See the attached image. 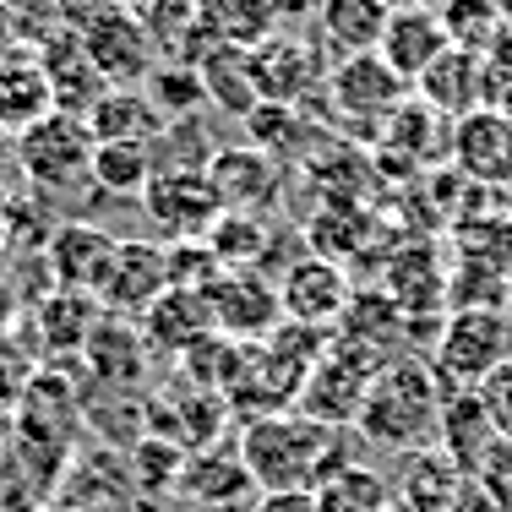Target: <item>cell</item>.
<instances>
[{
	"mask_svg": "<svg viewBox=\"0 0 512 512\" xmlns=\"http://www.w3.org/2000/svg\"><path fill=\"white\" fill-rule=\"evenodd\" d=\"M142 93L153 99V109L164 120H191V115H202V104H207L197 66H186V60H158L148 71V82H142Z\"/></svg>",
	"mask_w": 512,
	"mask_h": 512,
	"instance_id": "cell-35",
	"label": "cell"
},
{
	"mask_svg": "<svg viewBox=\"0 0 512 512\" xmlns=\"http://www.w3.org/2000/svg\"><path fill=\"white\" fill-rule=\"evenodd\" d=\"M246 55H251V82H256V99L262 104H300L306 109L327 88V71H333L322 44L306 39V33H273V39H262Z\"/></svg>",
	"mask_w": 512,
	"mask_h": 512,
	"instance_id": "cell-6",
	"label": "cell"
},
{
	"mask_svg": "<svg viewBox=\"0 0 512 512\" xmlns=\"http://www.w3.org/2000/svg\"><path fill=\"white\" fill-rule=\"evenodd\" d=\"M82 50H88V60L99 66V77L109 88H137V82H148V71L158 66L148 28H142V17H131L126 6H109L104 17H93L88 28H82Z\"/></svg>",
	"mask_w": 512,
	"mask_h": 512,
	"instance_id": "cell-11",
	"label": "cell"
},
{
	"mask_svg": "<svg viewBox=\"0 0 512 512\" xmlns=\"http://www.w3.org/2000/svg\"><path fill=\"white\" fill-rule=\"evenodd\" d=\"M502 442L491 425V414H485L480 393L474 387H463V393H447L442 398V425H436V447H442L447 458L458 463L463 474H474L485 463V453Z\"/></svg>",
	"mask_w": 512,
	"mask_h": 512,
	"instance_id": "cell-23",
	"label": "cell"
},
{
	"mask_svg": "<svg viewBox=\"0 0 512 512\" xmlns=\"http://www.w3.org/2000/svg\"><path fill=\"white\" fill-rule=\"evenodd\" d=\"M235 453L256 491H316L327 474L349 463V436L300 409H278L240 425Z\"/></svg>",
	"mask_w": 512,
	"mask_h": 512,
	"instance_id": "cell-1",
	"label": "cell"
},
{
	"mask_svg": "<svg viewBox=\"0 0 512 512\" xmlns=\"http://www.w3.org/2000/svg\"><path fill=\"white\" fill-rule=\"evenodd\" d=\"M88 180L104 197H142L153 180V148H142V142H99Z\"/></svg>",
	"mask_w": 512,
	"mask_h": 512,
	"instance_id": "cell-34",
	"label": "cell"
},
{
	"mask_svg": "<svg viewBox=\"0 0 512 512\" xmlns=\"http://www.w3.org/2000/svg\"><path fill=\"white\" fill-rule=\"evenodd\" d=\"M267 11H273L278 22H316L322 0H267Z\"/></svg>",
	"mask_w": 512,
	"mask_h": 512,
	"instance_id": "cell-40",
	"label": "cell"
},
{
	"mask_svg": "<svg viewBox=\"0 0 512 512\" xmlns=\"http://www.w3.org/2000/svg\"><path fill=\"white\" fill-rule=\"evenodd\" d=\"M387 17H393V11H387L382 0H322L311 39L322 44V55L338 66V60L371 55L387 33Z\"/></svg>",
	"mask_w": 512,
	"mask_h": 512,
	"instance_id": "cell-19",
	"label": "cell"
},
{
	"mask_svg": "<svg viewBox=\"0 0 512 512\" xmlns=\"http://www.w3.org/2000/svg\"><path fill=\"white\" fill-rule=\"evenodd\" d=\"M191 17H197V33L207 44H229V50H256L278 33L267 0H191Z\"/></svg>",
	"mask_w": 512,
	"mask_h": 512,
	"instance_id": "cell-26",
	"label": "cell"
},
{
	"mask_svg": "<svg viewBox=\"0 0 512 512\" xmlns=\"http://www.w3.org/2000/svg\"><path fill=\"white\" fill-rule=\"evenodd\" d=\"M496 6H502V11H507V17H512V0H496Z\"/></svg>",
	"mask_w": 512,
	"mask_h": 512,
	"instance_id": "cell-44",
	"label": "cell"
},
{
	"mask_svg": "<svg viewBox=\"0 0 512 512\" xmlns=\"http://www.w3.org/2000/svg\"><path fill=\"white\" fill-rule=\"evenodd\" d=\"M11 158H17V137H11L6 126H0V164H11Z\"/></svg>",
	"mask_w": 512,
	"mask_h": 512,
	"instance_id": "cell-41",
	"label": "cell"
},
{
	"mask_svg": "<svg viewBox=\"0 0 512 512\" xmlns=\"http://www.w3.org/2000/svg\"><path fill=\"white\" fill-rule=\"evenodd\" d=\"M207 180H213L224 213H262L278 202L284 186V169L273 153H262L256 142H235V148H218L207 158Z\"/></svg>",
	"mask_w": 512,
	"mask_h": 512,
	"instance_id": "cell-15",
	"label": "cell"
},
{
	"mask_svg": "<svg viewBox=\"0 0 512 512\" xmlns=\"http://www.w3.org/2000/svg\"><path fill=\"white\" fill-rule=\"evenodd\" d=\"M442 50H447V28H442V17H436V6L393 11V17H387L382 44H376V55H382L387 66L409 82V88L425 77V66H431Z\"/></svg>",
	"mask_w": 512,
	"mask_h": 512,
	"instance_id": "cell-21",
	"label": "cell"
},
{
	"mask_svg": "<svg viewBox=\"0 0 512 512\" xmlns=\"http://www.w3.org/2000/svg\"><path fill=\"white\" fill-rule=\"evenodd\" d=\"M142 213L164 235V246H180V240H207V229L224 218V202H218L207 169H153L148 191H142Z\"/></svg>",
	"mask_w": 512,
	"mask_h": 512,
	"instance_id": "cell-7",
	"label": "cell"
},
{
	"mask_svg": "<svg viewBox=\"0 0 512 512\" xmlns=\"http://www.w3.org/2000/svg\"><path fill=\"white\" fill-rule=\"evenodd\" d=\"M387 11H409V6H431V0H382Z\"/></svg>",
	"mask_w": 512,
	"mask_h": 512,
	"instance_id": "cell-42",
	"label": "cell"
},
{
	"mask_svg": "<svg viewBox=\"0 0 512 512\" xmlns=\"http://www.w3.org/2000/svg\"><path fill=\"white\" fill-rule=\"evenodd\" d=\"M414 99H425L447 120H463V115H474V109H491V60L447 44V50L425 66V77L414 82Z\"/></svg>",
	"mask_w": 512,
	"mask_h": 512,
	"instance_id": "cell-14",
	"label": "cell"
},
{
	"mask_svg": "<svg viewBox=\"0 0 512 512\" xmlns=\"http://www.w3.org/2000/svg\"><path fill=\"white\" fill-rule=\"evenodd\" d=\"M207 251L218 256V267H256L267 273V256H273V229L256 213H224L202 240Z\"/></svg>",
	"mask_w": 512,
	"mask_h": 512,
	"instance_id": "cell-32",
	"label": "cell"
},
{
	"mask_svg": "<svg viewBox=\"0 0 512 512\" xmlns=\"http://www.w3.org/2000/svg\"><path fill=\"white\" fill-rule=\"evenodd\" d=\"M393 512H398V507H393Z\"/></svg>",
	"mask_w": 512,
	"mask_h": 512,
	"instance_id": "cell-46",
	"label": "cell"
},
{
	"mask_svg": "<svg viewBox=\"0 0 512 512\" xmlns=\"http://www.w3.org/2000/svg\"><path fill=\"white\" fill-rule=\"evenodd\" d=\"M202 295H207V311H213V327L224 338H235V344H262L284 322L278 278L256 273V267H224Z\"/></svg>",
	"mask_w": 512,
	"mask_h": 512,
	"instance_id": "cell-8",
	"label": "cell"
},
{
	"mask_svg": "<svg viewBox=\"0 0 512 512\" xmlns=\"http://www.w3.org/2000/svg\"><path fill=\"white\" fill-rule=\"evenodd\" d=\"M137 327H142L148 355H164V360H180L191 344H202L207 333H218L213 311H207V295L202 289H180V284H169L164 295L137 316Z\"/></svg>",
	"mask_w": 512,
	"mask_h": 512,
	"instance_id": "cell-16",
	"label": "cell"
},
{
	"mask_svg": "<svg viewBox=\"0 0 512 512\" xmlns=\"http://www.w3.org/2000/svg\"><path fill=\"white\" fill-rule=\"evenodd\" d=\"M502 360H512V322L507 311H447L431 344V371L447 393L480 387Z\"/></svg>",
	"mask_w": 512,
	"mask_h": 512,
	"instance_id": "cell-3",
	"label": "cell"
},
{
	"mask_svg": "<svg viewBox=\"0 0 512 512\" xmlns=\"http://www.w3.org/2000/svg\"><path fill=\"white\" fill-rule=\"evenodd\" d=\"M11 6H22V0H11Z\"/></svg>",
	"mask_w": 512,
	"mask_h": 512,
	"instance_id": "cell-45",
	"label": "cell"
},
{
	"mask_svg": "<svg viewBox=\"0 0 512 512\" xmlns=\"http://www.w3.org/2000/svg\"><path fill=\"white\" fill-rule=\"evenodd\" d=\"M251 512H316L311 491H256Z\"/></svg>",
	"mask_w": 512,
	"mask_h": 512,
	"instance_id": "cell-38",
	"label": "cell"
},
{
	"mask_svg": "<svg viewBox=\"0 0 512 512\" xmlns=\"http://www.w3.org/2000/svg\"><path fill=\"white\" fill-rule=\"evenodd\" d=\"M474 393H480L485 414H491L496 436H502V442H512V360H502V365H496V371L485 376V382L474 387Z\"/></svg>",
	"mask_w": 512,
	"mask_h": 512,
	"instance_id": "cell-37",
	"label": "cell"
},
{
	"mask_svg": "<svg viewBox=\"0 0 512 512\" xmlns=\"http://www.w3.org/2000/svg\"><path fill=\"white\" fill-rule=\"evenodd\" d=\"M120 240L99 224H71L50 229V267H55V289H82V295H99L104 273H109V256H115Z\"/></svg>",
	"mask_w": 512,
	"mask_h": 512,
	"instance_id": "cell-17",
	"label": "cell"
},
{
	"mask_svg": "<svg viewBox=\"0 0 512 512\" xmlns=\"http://www.w3.org/2000/svg\"><path fill=\"white\" fill-rule=\"evenodd\" d=\"M17 50H22V17L11 0H0V60L17 55Z\"/></svg>",
	"mask_w": 512,
	"mask_h": 512,
	"instance_id": "cell-39",
	"label": "cell"
},
{
	"mask_svg": "<svg viewBox=\"0 0 512 512\" xmlns=\"http://www.w3.org/2000/svg\"><path fill=\"white\" fill-rule=\"evenodd\" d=\"M436 17H442V28H447V44L474 50V55H491L496 44H502V33L512 28V17L496 0H442Z\"/></svg>",
	"mask_w": 512,
	"mask_h": 512,
	"instance_id": "cell-33",
	"label": "cell"
},
{
	"mask_svg": "<svg viewBox=\"0 0 512 512\" xmlns=\"http://www.w3.org/2000/svg\"><path fill=\"white\" fill-rule=\"evenodd\" d=\"M164 126L169 120L158 115L142 88H109L104 99L88 109L93 142H142V148H153V142L164 137Z\"/></svg>",
	"mask_w": 512,
	"mask_h": 512,
	"instance_id": "cell-27",
	"label": "cell"
},
{
	"mask_svg": "<svg viewBox=\"0 0 512 512\" xmlns=\"http://www.w3.org/2000/svg\"><path fill=\"white\" fill-rule=\"evenodd\" d=\"M409 93H414L409 82L371 50V55H355V60H338V66L327 71L322 99H327V109H333L349 131H355V137L376 142V137H382V126L398 115V104H404Z\"/></svg>",
	"mask_w": 512,
	"mask_h": 512,
	"instance_id": "cell-4",
	"label": "cell"
},
{
	"mask_svg": "<svg viewBox=\"0 0 512 512\" xmlns=\"http://www.w3.org/2000/svg\"><path fill=\"white\" fill-rule=\"evenodd\" d=\"M349 300H355L349 273L338 262H327V256H316V251L295 256V262L278 273V306H284V322L333 333V327L344 322Z\"/></svg>",
	"mask_w": 512,
	"mask_h": 512,
	"instance_id": "cell-9",
	"label": "cell"
},
{
	"mask_svg": "<svg viewBox=\"0 0 512 512\" xmlns=\"http://www.w3.org/2000/svg\"><path fill=\"white\" fill-rule=\"evenodd\" d=\"M376 142H382V153H404L409 164L425 169V164H436V158L453 148V120L436 115L425 99H414V93H409V99L398 104V115L382 126V137H376Z\"/></svg>",
	"mask_w": 512,
	"mask_h": 512,
	"instance_id": "cell-25",
	"label": "cell"
},
{
	"mask_svg": "<svg viewBox=\"0 0 512 512\" xmlns=\"http://www.w3.org/2000/svg\"><path fill=\"white\" fill-rule=\"evenodd\" d=\"M365 240H371V213H365L360 202H322L316 218L306 224V246L316 256H327V262H338V267H344L349 256H360Z\"/></svg>",
	"mask_w": 512,
	"mask_h": 512,
	"instance_id": "cell-31",
	"label": "cell"
},
{
	"mask_svg": "<svg viewBox=\"0 0 512 512\" xmlns=\"http://www.w3.org/2000/svg\"><path fill=\"white\" fill-rule=\"evenodd\" d=\"M82 355H88L93 376H99L104 387H115V393L137 387L142 371H148V344H142V327L126 322V316H104V322L93 327V338L82 344Z\"/></svg>",
	"mask_w": 512,
	"mask_h": 512,
	"instance_id": "cell-24",
	"label": "cell"
},
{
	"mask_svg": "<svg viewBox=\"0 0 512 512\" xmlns=\"http://www.w3.org/2000/svg\"><path fill=\"white\" fill-rule=\"evenodd\" d=\"M371 371H376L371 360L349 355V349H338L333 338H327V355L311 365L295 409L311 414V420H322V425H333V431H349L360 404H365V382H371Z\"/></svg>",
	"mask_w": 512,
	"mask_h": 512,
	"instance_id": "cell-12",
	"label": "cell"
},
{
	"mask_svg": "<svg viewBox=\"0 0 512 512\" xmlns=\"http://www.w3.org/2000/svg\"><path fill=\"white\" fill-rule=\"evenodd\" d=\"M93 148L99 142H93L88 120L55 109V115H44L39 126H28L17 137V169L39 191H71L77 180L93 175Z\"/></svg>",
	"mask_w": 512,
	"mask_h": 512,
	"instance_id": "cell-5",
	"label": "cell"
},
{
	"mask_svg": "<svg viewBox=\"0 0 512 512\" xmlns=\"http://www.w3.org/2000/svg\"><path fill=\"white\" fill-rule=\"evenodd\" d=\"M442 398L447 387L436 382L431 360H387L365 382V404L355 414V431L376 453H420L436 447V425H442Z\"/></svg>",
	"mask_w": 512,
	"mask_h": 512,
	"instance_id": "cell-2",
	"label": "cell"
},
{
	"mask_svg": "<svg viewBox=\"0 0 512 512\" xmlns=\"http://www.w3.org/2000/svg\"><path fill=\"white\" fill-rule=\"evenodd\" d=\"M186 447L164 442V436H142L131 447V480H137V496H164L180 485V469H186Z\"/></svg>",
	"mask_w": 512,
	"mask_h": 512,
	"instance_id": "cell-36",
	"label": "cell"
},
{
	"mask_svg": "<svg viewBox=\"0 0 512 512\" xmlns=\"http://www.w3.org/2000/svg\"><path fill=\"white\" fill-rule=\"evenodd\" d=\"M463 491H469V474L442 447H420V453H404V474L393 485V502L398 512H453Z\"/></svg>",
	"mask_w": 512,
	"mask_h": 512,
	"instance_id": "cell-20",
	"label": "cell"
},
{
	"mask_svg": "<svg viewBox=\"0 0 512 512\" xmlns=\"http://www.w3.org/2000/svg\"><path fill=\"white\" fill-rule=\"evenodd\" d=\"M197 77H202V93L213 109L224 115H240L246 120L256 104V82H251V55L246 50H229V44H213L202 60H197Z\"/></svg>",
	"mask_w": 512,
	"mask_h": 512,
	"instance_id": "cell-30",
	"label": "cell"
},
{
	"mask_svg": "<svg viewBox=\"0 0 512 512\" xmlns=\"http://www.w3.org/2000/svg\"><path fill=\"white\" fill-rule=\"evenodd\" d=\"M246 137L273 158H306L316 153V120L300 104H256L246 115Z\"/></svg>",
	"mask_w": 512,
	"mask_h": 512,
	"instance_id": "cell-29",
	"label": "cell"
},
{
	"mask_svg": "<svg viewBox=\"0 0 512 512\" xmlns=\"http://www.w3.org/2000/svg\"><path fill=\"white\" fill-rule=\"evenodd\" d=\"M44 115H55V88L50 71L33 50H17L0 60V126L11 137H22L28 126H39Z\"/></svg>",
	"mask_w": 512,
	"mask_h": 512,
	"instance_id": "cell-22",
	"label": "cell"
},
{
	"mask_svg": "<svg viewBox=\"0 0 512 512\" xmlns=\"http://www.w3.org/2000/svg\"><path fill=\"white\" fill-rule=\"evenodd\" d=\"M6 229H11V202L0 197V240H6Z\"/></svg>",
	"mask_w": 512,
	"mask_h": 512,
	"instance_id": "cell-43",
	"label": "cell"
},
{
	"mask_svg": "<svg viewBox=\"0 0 512 512\" xmlns=\"http://www.w3.org/2000/svg\"><path fill=\"white\" fill-rule=\"evenodd\" d=\"M251 491H256V480L246 474V463H240L235 447H207V453H191L186 469H180V485H175V496H186L191 507H207V512L246 507Z\"/></svg>",
	"mask_w": 512,
	"mask_h": 512,
	"instance_id": "cell-18",
	"label": "cell"
},
{
	"mask_svg": "<svg viewBox=\"0 0 512 512\" xmlns=\"http://www.w3.org/2000/svg\"><path fill=\"white\" fill-rule=\"evenodd\" d=\"M316 512H393V480H387L376 463H355L333 469L322 485H316Z\"/></svg>",
	"mask_w": 512,
	"mask_h": 512,
	"instance_id": "cell-28",
	"label": "cell"
},
{
	"mask_svg": "<svg viewBox=\"0 0 512 512\" xmlns=\"http://www.w3.org/2000/svg\"><path fill=\"white\" fill-rule=\"evenodd\" d=\"M453 169L480 191H507L512 186V120L502 109H474V115L453 120Z\"/></svg>",
	"mask_w": 512,
	"mask_h": 512,
	"instance_id": "cell-13",
	"label": "cell"
},
{
	"mask_svg": "<svg viewBox=\"0 0 512 512\" xmlns=\"http://www.w3.org/2000/svg\"><path fill=\"white\" fill-rule=\"evenodd\" d=\"M164 289H169V246L164 240H120L93 300L104 306V316H126V322H137Z\"/></svg>",
	"mask_w": 512,
	"mask_h": 512,
	"instance_id": "cell-10",
	"label": "cell"
}]
</instances>
